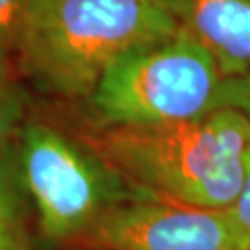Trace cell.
<instances>
[{
    "label": "cell",
    "instance_id": "7c38bea8",
    "mask_svg": "<svg viewBox=\"0 0 250 250\" xmlns=\"http://www.w3.org/2000/svg\"><path fill=\"white\" fill-rule=\"evenodd\" d=\"M74 250H89V249H74Z\"/></svg>",
    "mask_w": 250,
    "mask_h": 250
},
{
    "label": "cell",
    "instance_id": "8fae6325",
    "mask_svg": "<svg viewBox=\"0 0 250 250\" xmlns=\"http://www.w3.org/2000/svg\"><path fill=\"white\" fill-rule=\"evenodd\" d=\"M233 213L237 215V219L245 224V228L250 232V165H249V174H247V180H245V186H243V191L237 202L233 204Z\"/></svg>",
    "mask_w": 250,
    "mask_h": 250
},
{
    "label": "cell",
    "instance_id": "ba28073f",
    "mask_svg": "<svg viewBox=\"0 0 250 250\" xmlns=\"http://www.w3.org/2000/svg\"><path fill=\"white\" fill-rule=\"evenodd\" d=\"M22 99L15 82V60L0 48V154L13 148L22 128Z\"/></svg>",
    "mask_w": 250,
    "mask_h": 250
},
{
    "label": "cell",
    "instance_id": "6da1fadb",
    "mask_svg": "<svg viewBox=\"0 0 250 250\" xmlns=\"http://www.w3.org/2000/svg\"><path fill=\"white\" fill-rule=\"evenodd\" d=\"M85 141L134 188L198 208H233L249 174L250 134L224 107L172 125H97Z\"/></svg>",
    "mask_w": 250,
    "mask_h": 250
},
{
    "label": "cell",
    "instance_id": "7a4b0ae2",
    "mask_svg": "<svg viewBox=\"0 0 250 250\" xmlns=\"http://www.w3.org/2000/svg\"><path fill=\"white\" fill-rule=\"evenodd\" d=\"M174 32L161 0H34L15 67L46 93L89 99L123 54Z\"/></svg>",
    "mask_w": 250,
    "mask_h": 250
},
{
    "label": "cell",
    "instance_id": "8992f818",
    "mask_svg": "<svg viewBox=\"0 0 250 250\" xmlns=\"http://www.w3.org/2000/svg\"><path fill=\"white\" fill-rule=\"evenodd\" d=\"M178 30L215 60L224 78L250 72V0H161Z\"/></svg>",
    "mask_w": 250,
    "mask_h": 250
},
{
    "label": "cell",
    "instance_id": "30bf717a",
    "mask_svg": "<svg viewBox=\"0 0 250 250\" xmlns=\"http://www.w3.org/2000/svg\"><path fill=\"white\" fill-rule=\"evenodd\" d=\"M223 107L241 117L250 134V72L224 78L217 99V109Z\"/></svg>",
    "mask_w": 250,
    "mask_h": 250
},
{
    "label": "cell",
    "instance_id": "3957f363",
    "mask_svg": "<svg viewBox=\"0 0 250 250\" xmlns=\"http://www.w3.org/2000/svg\"><path fill=\"white\" fill-rule=\"evenodd\" d=\"M223 80L209 52L178 30L123 54L87 100L102 126L172 125L215 111Z\"/></svg>",
    "mask_w": 250,
    "mask_h": 250
},
{
    "label": "cell",
    "instance_id": "5b68a950",
    "mask_svg": "<svg viewBox=\"0 0 250 250\" xmlns=\"http://www.w3.org/2000/svg\"><path fill=\"white\" fill-rule=\"evenodd\" d=\"M74 249L250 250V232L232 208H198L137 189L102 215Z\"/></svg>",
    "mask_w": 250,
    "mask_h": 250
},
{
    "label": "cell",
    "instance_id": "9c48e42d",
    "mask_svg": "<svg viewBox=\"0 0 250 250\" xmlns=\"http://www.w3.org/2000/svg\"><path fill=\"white\" fill-rule=\"evenodd\" d=\"M34 0H0V48L13 56Z\"/></svg>",
    "mask_w": 250,
    "mask_h": 250
},
{
    "label": "cell",
    "instance_id": "52a82bcc",
    "mask_svg": "<svg viewBox=\"0 0 250 250\" xmlns=\"http://www.w3.org/2000/svg\"><path fill=\"white\" fill-rule=\"evenodd\" d=\"M26 188L17 150L0 154V250H32L26 224Z\"/></svg>",
    "mask_w": 250,
    "mask_h": 250
},
{
    "label": "cell",
    "instance_id": "277c9868",
    "mask_svg": "<svg viewBox=\"0 0 250 250\" xmlns=\"http://www.w3.org/2000/svg\"><path fill=\"white\" fill-rule=\"evenodd\" d=\"M19 169L43 237L76 245L113 206L137 189L89 141H76L45 121L19 134Z\"/></svg>",
    "mask_w": 250,
    "mask_h": 250
}]
</instances>
